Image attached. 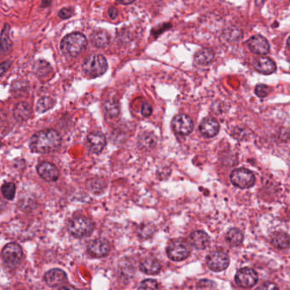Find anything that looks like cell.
I'll use <instances>...</instances> for the list:
<instances>
[{"label": "cell", "instance_id": "obj_1", "mask_svg": "<svg viewBox=\"0 0 290 290\" xmlns=\"http://www.w3.org/2000/svg\"><path fill=\"white\" fill-rule=\"evenodd\" d=\"M62 144V137L55 129H44L37 132L30 139L32 152L49 154L57 150Z\"/></svg>", "mask_w": 290, "mask_h": 290}, {"label": "cell", "instance_id": "obj_2", "mask_svg": "<svg viewBox=\"0 0 290 290\" xmlns=\"http://www.w3.org/2000/svg\"><path fill=\"white\" fill-rule=\"evenodd\" d=\"M88 44L86 37L79 32L67 34L61 43V50L66 56L74 57L84 51Z\"/></svg>", "mask_w": 290, "mask_h": 290}, {"label": "cell", "instance_id": "obj_3", "mask_svg": "<svg viewBox=\"0 0 290 290\" xmlns=\"http://www.w3.org/2000/svg\"><path fill=\"white\" fill-rule=\"evenodd\" d=\"M108 68V63L106 57L100 54H94L85 58L82 69L89 78H97L103 75Z\"/></svg>", "mask_w": 290, "mask_h": 290}, {"label": "cell", "instance_id": "obj_4", "mask_svg": "<svg viewBox=\"0 0 290 290\" xmlns=\"http://www.w3.org/2000/svg\"><path fill=\"white\" fill-rule=\"evenodd\" d=\"M68 232L73 237L82 238L89 237L94 231V224L88 218L84 216L74 217L69 221L67 226Z\"/></svg>", "mask_w": 290, "mask_h": 290}, {"label": "cell", "instance_id": "obj_5", "mask_svg": "<svg viewBox=\"0 0 290 290\" xmlns=\"http://www.w3.org/2000/svg\"><path fill=\"white\" fill-rule=\"evenodd\" d=\"M23 248L17 243H8L2 250V259L5 265L9 268L17 267L23 259Z\"/></svg>", "mask_w": 290, "mask_h": 290}, {"label": "cell", "instance_id": "obj_6", "mask_svg": "<svg viewBox=\"0 0 290 290\" xmlns=\"http://www.w3.org/2000/svg\"><path fill=\"white\" fill-rule=\"evenodd\" d=\"M230 178L235 187H239L242 189L253 187L255 182L254 173L245 168H240L232 171Z\"/></svg>", "mask_w": 290, "mask_h": 290}, {"label": "cell", "instance_id": "obj_7", "mask_svg": "<svg viewBox=\"0 0 290 290\" xmlns=\"http://www.w3.org/2000/svg\"><path fill=\"white\" fill-rule=\"evenodd\" d=\"M167 254L174 261H182L189 256V246L182 240H175L168 245Z\"/></svg>", "mask_w": 290, "mask_h": 290}, {"label": "cell", "instance_id": "obj_8", "mask_svg": "<svg viewBox=\"0 0 290 290\" xmlns=\"http://www.w3.org/2000/svg\"><path fill=\"white\" fill-rule=\"evenodd\" d=\"M207 265L213 271L226 270L229 265V256L223 251H214L207 257Z\"/></svg>", "mask_w": 290, "mask_h": 290}, {"label": "cell", "instance_id": "obj_9", "mask_svg": "<svg viewBox=\"0 0 290 290\" xmlns=\"http://www.w3.org/2000/svg\"><path fill=\"white\" fill-rule=\"evenodd\" d=\"M258 281V275L250 268H242L235 276V282L242 287H253Z\"/></svg>", "mask_w": 290, "mask_h": 290}, {"label": "cell", "instance_id": "obj_10", "mask_svg": "<svg viewBox=\"0 0 290 290\" xmlns=\"http://www.w3.org/2000/svg\"><path fill=\"white\" fill-rule=\"evenodd\" d=\"M172 127L177 134L187 135L193 131V120L186 114L176 115L172 120Z\"/></svg>", "mask_w": 290, "mask_h": 290}, {"label": "cell", "instance_id": "obj_11", "mask_svg": "<svg viewBox=\"0 0 290 290\" xmlns=\"http://www.w3.org/2000/svg\"><path fill=\"white\" fill-rule=\"evenodd\" d=\"M37 171L40 177L46 182H56L60 176V172L56 165L50 162H46V161L39 163L37 167Z\"/></svg>", "mask_w": 290, "mask_h": 290}, {"label": "cell", "instance_id": "obj_12", "mask_svg": "<svg viewBox=\"0 0 290 290\" xmlns=\"http://www.w3.org/2000/svg\"><path fill=\"white\" fill-rule=\"evenodd\" d=\"M106 145V137L101 132H92L87 136V147L92 154H100Z\"/></svg>", "mask_w": 290, "mask_h": 290}, {"label": "cell", "instance_id": "obj_13", "mask_svg": "<svg viewBox=\"0 0 290 290\" xmlns=\"http://www.w3.org/2000/svg\"><path fill=\"white\" fill-rule=\"evenodd\" d=\"M87 250L90 255L96 258L106 256L110 250L108 241L103 238L93 240L87 247Z\"/></svg>", "mask_w": 290, "mask_h": 290}, {"label": "cell", "instance_id": "obj_14", "mask_svg": "<svg viewBox=\"0 0 290 290\" xmlns=\"http://www.w3.org/2000/svg\"><path fill=\"white\" fill-rule=\"evenodd\" d=\"M249 50L257 55H265L270 51V45L266 39L261 35H255L248 40Z\"/></svg>", "mask_w": 290, "mask_h": 290}, {"label": "cell", "instance_id": "obj_15", "mask_svg": "<svg viewBox=\"0 0 290 290\" xmlns=\"http://www.w3.org/2000/svg\"><path fill=\"white\" fill-rule=\"evenodd\" d=\"M199 130L204 136L212 138L220 131V124L212 117H206L200 123Z\"/></svg>", "mask_w": 290, "mask_h": 290}, {"label": "cell", "instance_id": "obj_16", "mask_svg": "<svg viewBox=\"0 0 290 290\" xmlns=\"http://www.w3.org/2000/svg\"><path fill=\"white\" fill-rule=\"evenodd\" d=\"M254 69L259 73H262L265 75H270L271 73L276 72V67L275 62L271 59L260 56L254 61Z\"/></svg>", "mask_w": 290, "mask_h": 290}, {"label": "cell", "instance_id": "obj_17", "mask_svg": "<svg viewBox=\"0 0 290 290\" xmlns=\"http://www.w3.org/2000/svg\"><path fill=\"white\" fill-rule=\"evenodd\" d=\"M45 281L50 287H58L67 281V275L61 269H52L45 273Z\"/></svg>", "mask_w": 290, "mask_h": 290}, {"label": "cell", "instance_id": "obj_18", "mask_svg": "<svg viewBox=\"0 0 290 290\" xmlns=\"http://www.w3.org/2000/svg\"><path fill=\"white\" fill-rule=\"evenodd\" d=\"M189 243L197 249H205L209 244V237L203 231H196L190 235Z\"/></svg>", "mask_w": 290, "mask_h": 290}, {"label": "cell", "instance_id": "obj_19", "mask_svg": "<svg viewBox=\"0 0 290 290\" xmlns=\"http://www.w3.org/2000/svg\"><path fill=\"white\" fill-rule=\"evenodd\" d=\"M139 269L140 271L148 275H156L161 271V264L158 259L148 257L140 262Z\"/></svg>", "mask_w": 290, "mask_h": 290}, {"label": "cell", "instance_id": "obj_20", "mask_svg": "<svg viewBox=\"0 0 290 290\" xmlns=\"http://www.w3.org/2000/svg\"><path fill=\"white\" fill-rule=\"evenodd\" d=\"M32 112H33V109H32L31 105L26 101H22L15 106L13 114L17 121L23 122L31 117Z\"/></svg>", "mask_w": 290, "mask_h": 290}, {"label": "cell", "instance_id": "obj_21", "mask_svg": "<svg viewBox=\"0 0 290 290\" xmlns=\"http://www.w3.org/2000/svg\"><path fill=\"white\" fill-rule=\"evenodd\" d=\"M214 58H215L214 51L209 48H204L195 54L194 61L198 65L207 66L212 62Z\"/></svg>", "mask_w": 290, "mask_h": 290}, {"label": "cell", "instance_id": "obj_22", "mask_svg": "<svg viewBox=\"0 0 290 290\" xmlns=\"http://www.w3.org/2000/svg\"><path fill=\"white\" fill-rule=\"evenodd\" d=\"M90 41L92 45L96 48H105L110 43V36L104 30H98L91 34Z\"/></svg>", "mask_w": 290, "mask_h": 290}, {"label": "cell", "instance_id": "obj_23", "mask_svg": "<svg viewBox=\"0 0 290 290\" xmlns=\"http://www.w3.org/2000/svg\"><path fill=\"white\" fill-rule=\"evenodd\" d=\"M103 111L107 117H117L120 112L119 102L114 99H109L104 102Z\"/></svg>", "mask_w": 290, "mask_h": 290}, {"label": "cell", "instance_id": "obj_24", "mask_svg": "<svg viewBox=\"0 0 290 290\" xmlns=\"http://www.w3.org/2000/svg\"><path fill=\"white\" fill-rule=\"evenodd\" d=\"M272 243L278 248H287L290 247L289 235L284 232H276L272 237Z\"/></svg>", "mask_w": 290, "mask_h": 290}, {"label": "cell", "instance_id": "obj_25", "mask_svg": "<svg viewBox=\"0 0 290 290\" xmlns=\"http://www.w3.org/2000/svg\"><path fill=\"white\" fill-rule=\"evenodd\" d=\"M55 101L51 97L49 96H44V97L40 98L36 105L37 112L39 113H44V112H47L51 108H53L55 106Z\"/></svg>", "mask_w": 290, "mask_h": 290}, {"label": "cell", "instance_id": "obj_26", "mask_svg": "<svg viewBox=\"0 0 290 290\" xmlns=\"http://www.w3.org/2000/svg\"><path fill=\"white\" fill-rule=\"evenodd\" d=\"M226 239L232 245H239L243 243V235L237 228H232L226 235Z\"/></svg>", "mask_w": 290, "mask_h": 290}, {"label": "cell", "instance_id": "obj_27", "mask_svg": "<svg viewBox=\"0 0 290 290\" xmlns=\"http://www.w3.org/2000/svg\"><path fill=\"white\" fill-rule=\"evenodd\" d=\"M157 139L152 133H144L139 138V145L141 148H153L155 147Z\"/></svg>", "mask_w": 290, "mask_h": 290}, {"label": "cell", "instance_id": "obj_28", "mask_svg": "<svg viewBox=\"0 0 290 290\" xmlns=\"http://www.w3.org/2000/svg\"><path fill=\"white\" fill-rule=\"evenodd\" d=\"M9 31H10V26L6 24L2 30V35H1V52L3 54L7 52L12 48V42L9 37Z\"/></svg>", "mask_w": 290, "mask_h": 290}, {"label": "cell", "instance_id": "obj_29", "mask_svg": "<svg viewBox=\"0 0 290 290\" xmlns=\"http://www.w3.org/2000/svg\"><path fill=\"white\" fill-rule=\"evenodd\" d=\"M87 187L90 190V192L97 194L103 192L106 187V183L101 179L94 178L89 180L87 183Z\"/></svg>", "mask_w": 290, "mask_h": 290}, {"label": "cell", "instance_id": "obj_30", "mask_svg": "<svg viewBox=\"0 0 290 290\" xmlns=\"http://www.w3.org/2000/svg\"><path fill=\"white\" fill-rule=\"evenodd\" d=\"M34 71L39 78H44L50 74V72H51V67L47 62L39 61L34 67Z\"/></svg>", "mask_w": 290, "mask_h": 290}, {"label": "cell", "instance_id": "obj_31", "mask_svg": "<svg viewBox=\"0 0 290 290\" xmlns=\"http://www.w3.org/2000/svg\"><path fill=\"white\" fill-rule=\"evenodd\" d=\"M1 191H2V194L6 199L12 200V199H14L15 194H16V185L12 182L5 183L2 186Z\"/></svg>", "mask_w": 290, "mask_h": 290}, {"label": "cell", "instance_id": "obj_32", "mask_svg": "<svg viewBox=\"0 0 290 290\" xmlns=\"http://www.w3.org/2000/svg\"><path fill=\"white\" fill-rule=\"evenodd\" d=\"M158 288H159V283L154 279L144 280L139 287V290H158Z\"/></svg>", "mask_w": 290, "mask_h": 290}, {"label": "cell", "instance_id": "obj_33", "mask_svg": "<svg viewBox=\"0 0 290 290\" xmlns=\"http://www.w3.org/2000/svg\"><path fill=\"white\" fill-rule=\"evenodd\" d=\"M255 94H256L259 97L264 98L266 97L269 93L271 91V88L270 87L266 86L265 84H258L256 87H255Z\"/></svg>", "mask_w": 290, "mask_h": 290}, {"label": "cell", "instance_id": "obj_34", "mask_svg": "<svg viewBox=\"0 0 290 290\" xmlns=\"http://www.w3.org/2000/svg\"><path fill=\"white\" fill-rule=\"evenodd\" d=\"M74 13V10L72 7H66L63 8L59 12V17L62 18V20L68 19L70 17H72Z\"/></svg>", "mask_w": 290, "mask_h": 290}, {"label": "cell", "instance_id": "obj_35", "mask_svg": "<svg viewBox=\"0 0 290 290\" xmlns=\"http://www.w3.org/2000/svg\"><path fill=\"white\" fill-rule=\"evenodd\" d=\"M152 113H153V108H152L151 105L147 101L143 102L142 107H141V114L144 117H149V116H151Z\"/></svg>", "mask_w": 290, "mask_h": 290}, {"label": "cell", "instance_id": "obj_36", "mask_svg": "<svg viewBox=\"0 0 290 290\" xmlns=\"http://www.w3.org/2000/svg\"><path fill=\"white\" fill-rule=\"evenodd\" d=\"M256 290H278V287L273 282H266L260 285Z\"/></svg>", "mask_w": 290, "mask_h": 290}, {"label": "cell", "instance_id": "obj_37", "mask_svg": "<svg viewBox=\"0 0 290 290\" xmlns=\"http://www.w3.org/2000/svg\"><path fill=\"white\" fill-rule=\"evenodd\" d=\"M11 66H12V62L11 61H6V62H2L1 67H0V74L3 76Z\"/></svg>", "mask_w": 290, "mask_h": 290}, {"label": "cell", "instance_id": "obj_38", "mask_svg": "<svg viewBox=\"0 0 290 290\" xmlns=\"http://www.w3.org/2000/svg\"><path fill=\"white\" fill-rule=\"evenodd\" d=\"M108 16L112 20H114L117 18V10L114 6H112L110 7L108 10Z\"/></svg>", "mask_w": 290, "mask_h": 290}, {"label": "cell", "instance_id": "obj_39", "mask_svg": "<svg viewBox=\"0 0 290 290\" xmlns=\"http://www.w3.org/2000/svg\"><path fill=\"white\" fill-rule=\"evenodd\" d=\"M59 290H78V288H76L75 287H73V286H64V287H61Z\"/></svg>", "mask_w": 290, "mask_h": 290}, {"label": "cell", "instance_id": "obj_40", "mask_svg": "<svg viewBox=\"0 0 290 290\" xmlns=\"http://www.w3.org/2000/svg\"><path fill=\"white\" fill-rule=\"evenodd\" d=\"M134 3V1H129V2H124V1H120L118 4H121V5H131V4Z\"/></svg>", "mask_w": 290, "mask_h": 290}, {"label": "cell", "instance_id": "obj_41", "mask_svg": "<svg viewBox=\"0 0 290 290\" xmlns=\"http://www.w3.org/2000/svg\"><path fill=\"white\" fill-rule=\"evenodd\" d=\"M287 49H288V50H289V51H290V37H289V38H288V39H287Z\"/></svg>", "mask_w": 290, "mask_h": 290}]
</instances>
